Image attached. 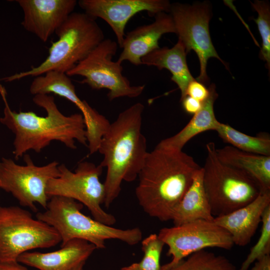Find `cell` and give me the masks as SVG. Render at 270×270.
Instances as JSON below:
<instances>
[{
  "label": "cell",
  "instance_id": "obj_6",
  "mask_svg": "<svg viewBox=\"0 0 270 270\" xmlns=\"http://www.w3.org/2000/svg\"><path fill=\"white\" fill-rule=\"evenodd\" d=\"M214 142L206 144L202 183L213 216L228 214L244 207L261 192L258 184L242 171L221 162Z\"/></svg>",
  "mask_w": 270,
  "mask_h": 270
},
{
  "label": "cell",
  "instance_id": "obj_33",
  "mask_svg": "<svg viewBox=\"0 0 270 270\" xmlns=\"http://www.w3.org/2000/svg\"><path fill=\"white\" fill-rule=\"evenodd\" d=\"M85 263L86 262H82L78 264L71 270H84V266Z\"/></svg>",
  "mask_w": 270,
  "mask_h": 270
},
{
  "label": "cell",
  "instance_id": "obj_21",
  "mask_svg": "<svg viewBox=\"0 0 270 270\" xmlns=\"http://www.w3.org/2000/svg\"><path fill=\"white\" fill-rule=\"evenodd\" d=\"M212 214L202 183V168L194 174L192 182L173 216L174 226L196 220L213 221Z\"/></svg>",
  "mask_w": 270,
  "mask_h": 270
},
{
  "label": "cell",
  "instance_id": "obj_19",
  "mask_svg": "<svg viewBox=\"0 0 270 270\" xmlns=\"http://www.w3.org/2000/svg\"><path fill=\"white\" fill-rule=\"evenodd\" d=\"M210 94L202 102L201 108L195 114L187 124L176 134L162 140L157 148L172 150H182L184 145L192 138L202 132L216 130L220 123L214 112V104L218 96L216 86L212 84L208 88Z\"/></svg>",
  "mask_w": 270,
  "mask_h": 270
},
{
  "label": "cell",
  "instance_id": "obj_27",
  "mask_svg": "<svg viewBox=\"0 0 270 270\" xmlns=\"http://www.w3.org/2000/svg\"><path fill=\"white\" fill-rule=\"evenodd\" d=\"M164 245L156 234H151L142 240L144 255L138 262L140 270H160V260Z\"/></svg>",
  "mask_w": 270,
  "mask_h": 270
},
{
  "label": "cell",
  "instance_id": "obj_34",
  "mask_svg": "<svg viewBox=\"0 0 270 270\" xmlns=\"http://www.w3.org/2000/svg\"></svg>",
  "mask_w": 270,
  "mask_h": 270
},
{
  "label": "cell",
  "instance_id": "obj_3",
  "mask_svg": "<svg viewBox=\"0 0 270 270\" xmlns=\"http://www.w3.org/2000/svg\"><path fill=\"white\" fill-rule=\"evenodd\" d=\"M144 108L138 102L122 112L100 141L98 152L104 156L100 165L106 168L104 183L106 208L119 196L122 181L132 182L138 178L148 154L142 132Z\"/></svg>",
  "mask_w": 270,
  "mask_h": 270
},
{
  "label": "cell",
  "instance_id": "obj_35",
  "mask_svg": "<svg viewBox=\"0 0 270 270\" xmlns=\"http://www.w3.org/2000/svg\"></svg>",
  "mask_w": 270,
  "mask_h": 270
},
{
  "label": "cell",
  "instance_id": "obj_15",
  "mask_svg": "<svg viewBox=\"0 0 270 270\" xmlns=\"http://www.w3.org/2000/svg\"><path fill=\"white\" fill-rule=\"evenodd\" d=\"M154 18L152 23L138 26L125 35L118 62L122 64L127 60L134 66H140L142 57L160 48L158 41L163 34H176L170 14L160 12Z\"/></svg>",
  "mask_w": 270,
  "mask_h": 270
},
{
  "label": "cell",
  "instance_id": "obj_4",
  "mask_svg": "<svg viewBox=\"0 0 270 270\" xmlns=\"http://www.w3.org/2000/svg\"><path fill=\"white\" fill-rule=\"evenodd\" d=\"M83 204L71 198L54 196L50 198L45 210L36 218L52 227L58 234L62 246L74 240H82L95 246L106 248V240H118L134 246L142 240L138 228H116L92 219L81 212Z\"/></svg>",
  "mask_w": 270,
  "mask_h": 270
},
{
  "label": "cell",
  "instance_id": "obj_12",
  "mask_svg": "<svg viewBox=\"0 0 270 270\" xmlns=\"http://www.w3.org/2000/svg\"><path fill=\"white\" fill-rule=\"evenodd\" d=\"M168 247L172 260L162 266H174L191 254L207 248L230 250L234 244L230 234L214 221L196 220L170 228H164L158 234Z\"/></svg>",
  "mask_w": 270,
  "mask_h": 270
},
{
  "label": "cell",
  "instance_id": "obj_31",
  "mask_svg": "<svg viewBox=\"0 0 270 270\" xmlns=\"http://www.w3.org/2000/svg\"><path fill=\"white\" fill-rule=\"evenodd\" d=\"M0 270H28L18 261L0 262Z\"/></svg>",
  "mask_w": 270,
  "mask_h": 270
},
{
  "label": "cell",
  "instance_id": "obj_32",
  "mask_svg": "<svg viewBox=\"0 0 270 270\" xmlns=\"http://www.w3.org/2000/svg\"><path fill=\"white\" fill-rule=\"evenodd\" d=\"M120 270H140V268L138 262H135L128 266L124 267Z\"/></svg>",
  "mask_w": 270,
  "mask_h": 270
},
{
  "label": "cell",
  "instance_id": "obj_30",
  "mask_svg": "<svg viewBox=\"0 0 270 270\" xmlns=\"http://www.w3.org/2000/svg\"><path fill=\"white\" fill-rule=\"evenodd\" d=\"M250 270H270V254L256 260Z\"/></svg>",
  "mask_w": 270,
  "mask_h": 270
},
{
  "label": "cell",
  "instance_id": "obj_28",
  "mask_svg": "<svg viewBox=\"0 0 270 270\" xmlns=\"http://www.w3.org/2000/svg\"><path fill=\"white\" fill-rule=\"evenodd\" d=\"M210 91L202 83L196 79L190 82L186 90V96H190L202 102L208 98Z\"/></svg>",
  "mask_w": 270,
  "mask_h": 270
},
{
  "label": "cell",
  "instance_id": "obj_16",
  "mask_svg": "<svg viewBox=\"0 0 270 270\" xmlns=\"http://www.w3.org/2000/svg\"><path fill=\"white\" fill-rule=\"evenodd\" d=\"M96 249L87 241L74 239L61 246L57 250L26 252L19 256L17 261L39 270H71L86 262Z\"/></svg>",
  "mask_w": 270,
  "mask_h": 270
},
{
  "label": "cell",
  "instance_id": "obj_17",
  "mask_svg": "<svg viewBox=\"0 0 270 270\" xmlns=\"http://www.w3.org/2000/svg\"><path fill=\"white\" fill-rule=\"evenodd\" d=\"M270 205V192H260L252 202L228 214L215 217L214 222L229 232L234 244H248L255 234L266 208Z\"/></svg>",
  "mask_w": 270,
  "mask_h": 270
},
{
  "label": "cell",
  "instance_id": "obj_14",
  "mask_svg": "<svg viewBox=\"0 0 270 270\" xmlns=\"http://www.w3.org/2000/svg\"><path fill=\"white\" fill-rule=\"evenodd\" d=\"M22 10V25L46 42L73 12L76 0H18Z\"/></svg>",
  "mask_w": 270,
  "mask_h": 270
},
{
  "label": "cell",
  "instance_id": "obj_26",
  "mask_svg": "<svg viewBox=\"0 0 270 270\" xmlns=\"http://www.w3.org/2000/svg\"><path fill=\"white\" fill-rule=\"evenodd\" d=\"M262 222L260 236L250 249L239 270H248L254 262L264 256L270 254V205L266 208L262 214Z\"/></svg>",
  "mask_w": 270,
  "mask_h": 270
},
{
  "label": "cell",
  "instance_id": "obj_25",
  "mask_svg": "<svg viewBox=\"0 0 270 270\" xmlns=\"http://www.w3.org/2000/svg\"><path fill=\"white\" fill-rule=\"evenodd\" d=\"M254 9L257 12L258 16L254 18L258 25V29L262 38L260 57L266 62L267 68H270V8L268 2L262 0H255L251 2Z\"/></svg>",
  "mask_w": 270,
  "mask_h": 270
},
{
  "label": "cell",
  "instance_id": "obj_29",
  "mask_svg": "<svg viewBox=\"0 0 270 270\" xmlns=\"http://www.w3.org/2000/svg\"><path fill=\"white\" fill-rule=\"evenodd\" d=\"M180 101L184 111L193 115L201 108L202 104V102L188 96H186Z\"/></svg>",
  "mask_w": 270,
  "mask_h": 270
},
{
  "label": "cell",
  "instance_id": "obj_20",
  "mask_svg": "<svg viewBox=\"0 0 270 270\" xmlns=\"http://www.w3.org/2000/svg\"><path fill=\"white\" fill-rule=\"evenodd\" d=\"M216 152L221 162L252 178L261 192H270V156L245 152L231 146L216 148Z\"/></svg>",
  "mask_w": 270,
  "mask_h": 270
},
{
  "label": "cell",
  "instance_id": "obj_10",
  "mask_svg": "<svg viewBox=\"0 0 270 270\" xmlns=\"http://www.w3.org/2000/svg\"><path fill=\"white\" fill-rule=\"evenodd\" d=\"M26 164L11 158L0 160V188L10 193L21 206L36 212V204L46 208L50 198L46 193L50 180L59 176L58 163L54 161L44 166L34 164L30 156L24 155Z\"/></svg>",
  "mask_w": 270,
  "mask_h": 270
},
{
  "label": "cell",
  "instance_id": "obj_13",
  "mask_svg": "<svg viewBox=\"0 0 270 270\" xmlns=\"http://www.w3.org/2000/svg\"><path fill=\"white\" fill-rule=\"evenodd\" d=\"M84 12L96 19L104 20L111 28L120 48L126 26L134 15L146 12L150 16L169 12L171 4L166 0H80L78 2Z\"/></svg>",
  "mask_w": 270,
  "mask_h": 270
},
{
  "label": "cell",
  "instance_id": "obj_5",
  "mask_svg": "<svg viewBox=\"0 0 270 270\" xmlns=\"http://www.w3.org/2000/svg\"><path fill=\"white\" fill-rule=\"evenodd\" d=\"M58 37L40 64L2 78L12 82L56 70L66 74L84 59L104 39L96 19L85 12H72L55 33Z\"/></svg>",
  "mask_w": 270,
  "mask_h": 270
},
{
  "label": "cell",
  "instance_id": "obj_1",
  "mask_svg": "<svg viewBox=\"0 0 270 270\" xmlns=\"http://www.w3.org/2000/svg\"><path fill=\"white\" fill-rule=\"evenodd\" d=\"M200 166L182 150L156 146L148 154L138 174L136 196L149 216L172 220L174 212Z\"/></svg>",
  "mask_w": 270,
  "mask_h": 270
},
{
  "label": "cell",
  "instance_id": "obj_24",
  "mask_svg": "<svg viewBox=\"0 0 270 270\" xmlns=\"http://www.w3.org/2000/svg\"><path fill=\"white\" fill-rule=\"evenodd\" d=\"M160 270H239L226 257L204 250H199L190 255L186 260Z\"/></svg>",
  "mask_w": 270,
  "mask_h": 270
},
{
  "label": "cell",
  "instance_id": "obj_11",
  "mask_svg": "<svg viewBox=\"0 0 270 270\" xmlns=\"http://www.w3.org/2000/svg\"><path fill=\"white\" fill-rule=\"evenodd\" d=\"M170 14L172 18L176 34L185 46L186 54L191 50L197 54L200 64V73L196 80L207 84L208 60L214 58L228 70V66L218 55L211 40L209 22L210 7L207 2L193 5L178 2L171 4Z\"/></svg>",
  "mask_w": 270,
  "mask_h": 270
},
{
  "label": "cell",
  "instance_id": "obj_22",
  "mask_svg": "<svg viewBox=\"0 0 270 270\" xmlns=\"http://www.w3.org/2000/svg\"><path fill=\"white\" fill-rule=\"evenodd\" d=\"M30 92L34 96L54 94L68 100L76 106L82 102L69 76L58 71H49L35 77L30 84Z\"/></svg>",
  "mask_w": 270,
  "mask_h": 270
},
{
  "label": "cell",
  "instance_id": "obj_18",
  "mask_svg": "<svg viewBox=\"0 0 270 270\" xmlns=\"http://www.w3.org/2000/svg\"><path fill=\"white\" fill-rule=\"evenodd\" d=\"M186 54L184 46L180 40H178L172 48H159L141 59L142 64L156 66L159 70L166 68L170 72L172 80L176 84L180 90V100L186 96V90L189 83L194 80L188 68Z\"/></svg>",
  "mask_w": 270,
  "mask_h": 270
},
{
  "label": "cell",
  "instance_id": "obj_9",
  "mask_svg": "<svg viewBox=\"0 0 270 270\" xmlns=\"http://www.w3.org/2000/svg\"><path fill=\"white\" fill-rule=\"evenodd\" d=\"M117 49V42L110 38L104 39L66 74L68 76L83 77L80 82L86 84L93 90L107 89V96L110 101L121 97H138L144 92L145 86H132L123 75L122 64L112 60Z\"/></svg>",
  "mask_w": 270,
  "mask_h": 270
},
{
  "label": "cell",
  "instance_id": "obj_2",
  "mask_svg": "<svg viewBox=\"0 0 270 270\" xmlns=\"http://www.w3.org/2000/svg\"><path fill=\"white\" fill-rule=\"evenodd\" d=\"M0 94L4 104V116L0 118V122L15 134L13 151L15 160H18L29 150L40 152L52 140L60 141L74 150L76 148V140L88 146L82 114L64 116L58 108L52 96H34V102L46 112V116H40L33 112L12 110L7 101L6 90L0 84Z\"/></svg>",
  "mask_w": 270,
  "mask_h": 270
},
{
  "label": "cell",
  "instance_id": "obj_7",
  "mask_svg": "<svg viewBox=\"0 0 270 270\" xmlns=\"http://www.w3.org/2000/svg\"><path fill=\"white\" fill-rule=\"evenodd\" d=\"M61 242L51 226L18 206H0V262L17 261L22 254Z\"/></svg>",
  "mask_w": 270,
  "mask_h": 270
},
{
  "label": "cell",
  "instance_id": "obj_8",
  "mask_svg": "<svg viewBox=\"0 0 270 270\" xmlns=\"http://www.w3.org/2000/svg\"><path fill=\"white\" fill-rule=\"evenodd\" d=\"M58 168L59 176L50 180L46 185L49 198L59 196L72 199L86 206L94 220L108 226L116 223L115 217L102 208L106 192L100 180L103 168L100 164L82 161L74 172L64 164Z\"/></svg>",
  "mask_w": 270,
  "mask_h": 270
},
{
  "label": "cell",
  "instance_id": "obj_23",
  "mask_svg": "<svg viewBox=\"0 0 270 270\" xmlns=\"http://www.w3.org/2000/svg\"><path fill=\"white\" fill-rule=\"evenodd\" d=\"M216 131L224 142L240 150L270 156V138L268 136H250L220 122Z\"/></svg>",
  "mask_w": 270,
  "mask_h": 270
}]
</instances>
